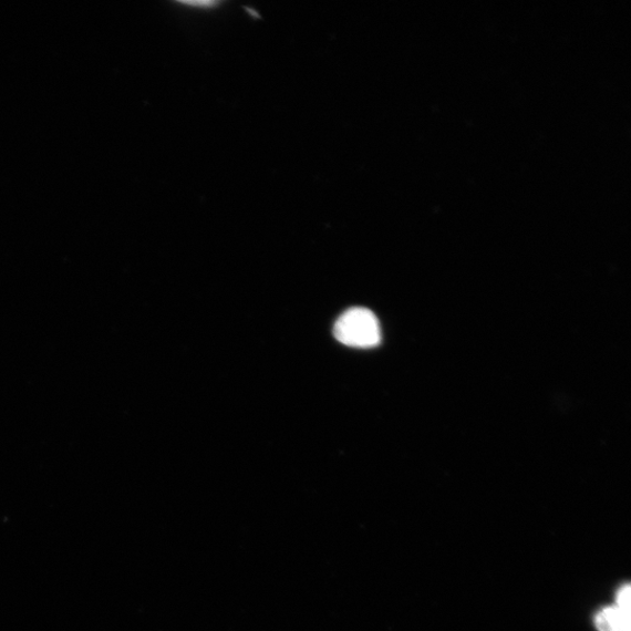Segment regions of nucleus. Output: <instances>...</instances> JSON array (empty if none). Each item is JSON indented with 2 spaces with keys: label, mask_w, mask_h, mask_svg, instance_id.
Segmentation results:
<instances>
[{
  "label": "nucleus",
  "mask_w": 631,
  "mask_h": 631,
  "mask_svg": "<svg viewBox=\"0 0 631 631\" xmlns=\"http://www.w3.org/2000/svg\"><path fill=\"white\" fill-rule=\"evenodd\" d=\"M333 334L342 344L370 349L381 344L382 331L376 316L365 308L346 310L334 323Z\"/></svg>",
  "instance_id": "1"
},
{
  "label": "nucleus",
  "mask_w": 631,
  "mask_h": 631,
  "mask_svg": "<svg viewBox=\"0 0 631 631\" xmlns=\"http://www.w3.org/2000/svg\"><path fill=\"white\" fill-rule=\"evenodd\" d=\"M596 627L599 631H631V614L617 604L604 607L596 617Z\"/></svg>",
  "instance_id": "2"
},
{
  "label": "nucleus",
  "mask_w": 631,
  "mask_h": 631,
  "mask_svg": "<svg viewBox=\"0 0 631 631\" xmlns=\"http://www.w3.org/2000/svg\"><path fill=\"white\" fill-rule=\"evenodd\" d=\"M617 606L630 612V586L624 585L619 589L617 596Z\"/></svg>",
  "instance_id": "3"
}]
</instances>
